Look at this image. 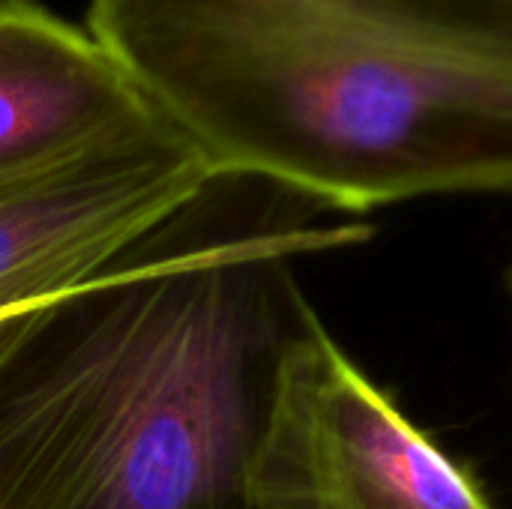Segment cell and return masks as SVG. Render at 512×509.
Instances as JSON below:
<instances>
[{"mask_svg":"<svg viewBox=\"0 0 512 509\" xmlns=\"http://www.w3.org/2000/svg\"><path fill=\"white\" fill-rule=\"evenodd\" d=\"M159 117L126 69L36 0H0V177Z\"/></svg>","mask_w":512,"mask_h":509,"instance_id":"obj_5","label":"cell"},{"mask_svg":"<svg viewBox=\"0 0 512 509\" xmlns=\"http://www.w3.org/2000/svg\"><path fill=\"white\" fill-rule=\"evenodd\" d=\"M258 492L264 509H495L324 324L285 366Z\"/></svg>","mask_w":512,"mask_h":509,"instance_id":"obj_3","label":"cell"},{"mask_svg":"<svg viewBox=\"0 0 512 509\" xmlns=\"http://www.w3.org/2000/svg\"><path fill=\"white\" fill-rule=\"evenodd\" d=\"M360 216L213 174L63 297L0 324V509H264L285 366L321 324L294 258Z\"/></svg>","mask_w":512,"mask_h":509,"instance_id":"obj_1","label":"cell"},{"mask_svg":"<svg viewBox=\"0 0 512 509\" xmlns=\"http://www.w3.org/2000/svg\"><path fill=\"white\" fill-rule=\"evenodd\" d=\"M27 309H30V306H27ZM18 312H24V309H15V312H6V315H0V324H3L6 318H12V315H18Z\"/></svg>","mask_w":512,"mask_h":509,"instance_id":"obj_6","label":"cell"},{"mask_svg":"<svg viewBox=\"0 0 512 509\" xmlns=\"http://www.w3.org/2000/svg\"><path fill=\"white\" fill-rule=\"evenodd\" d=\"M213 174L345 216L512 192V0H87Z\"/></svg>","mask_w":512,"mask_h":509,"instance_id":"obj_2","label":"cell"},{"mask_svg":"<svg viewBox=\"0 0 512 509\" xmlns=\"http://www.w3.org/2000/svg\"><path fill=\"white\" fill-rule=\"evenodd\" d=\"M213 177L162 117L0 177V315L90 282Z\"/></svg>","mask_w":512,"mask_h":509,"instance_id":"obj_4","label":"cell"}]
</instances>
